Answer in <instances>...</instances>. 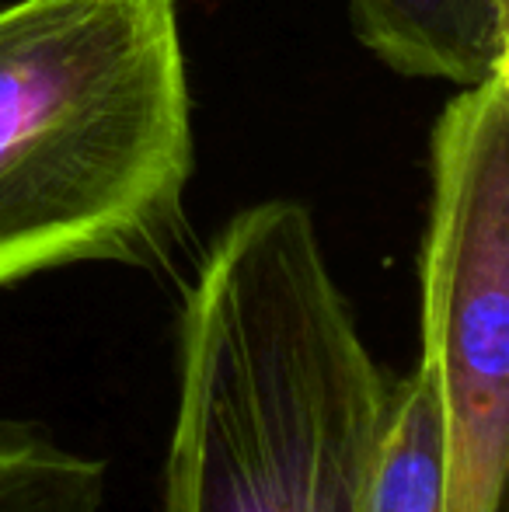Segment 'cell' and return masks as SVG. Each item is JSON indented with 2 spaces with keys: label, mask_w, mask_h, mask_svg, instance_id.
I'll return each mask as SVG.
<instances>
[{
  "label": "cell",
  "mask_w": 509,
  "mask_h": 512,
  "mask_svg": "<svg viewBox=\"0 0 509 512\" xmlns=\"http://www.w3.org/2000/svg\"><path fill=\"white\" fill-rule=\"evenodd\" d=\"M175 370L161 512H363L391 377L304 203L265 199L217 230Z\"/></svg>",
  "instance_id": "cell-1"
},
{
  "label": "cell",
  "mask_w": 509,
  "mask_h": 512,
  "mask_svg": "<svg viewBox=\"0 0 509 512\" xmlns=\"http://www.w3.org/2000/svg\"><path fill=\"white\" fill-rule=\"evenodd\" d=\"M192 164L175 0L0 7V286L164 265Z\"/></svg>",
  "instance_id": "cell-2"
},
{
  "label": "cell",
  "mask_w": 509,
  "mask_h": 512,
  "mask_svg": "<svg viewBox=\"0 0 509 512\" xmlns=\"http://www.w3.org/2000/svg\"><path fill=\"white\" fill-rule=\"evenodd\" d=\"M440 415L443 512H503L509 467V67L461 88L429 140L419 363Z\"/></svg>",
  "instance_id": "cell-3"
},
{
  "label": "cell",
  "mask_w": 509,
  "mask_h": 512,
  "mask_svg": "<svg viewBox=\"0 0 509 512\" xmlns=\"http://www.w3.org/2000/svg\"><path fill=\"white\" fill-rule=\"evenodd\" d=\"M349 18L401 77L468 88L509 67V0H349Z\"/></svg>",
  "instance_id": "cell-4"
},
{
  "label": "cell",
  "mask_w": 509,
  "mask_h": 512,
  "mask_svg": "<svg viewBox=\"0 0 509 512\" xmlns=\"http://www.w3.org/2000/svg\"><path fill=\"white\" fill-rule=\"evenodd\" d=\"M363 512H443L440 415L419 370L387 384Z\"/></svg>",
  "instance_id": "cell-5"
},
{
  "label": "cell",
  "mask_w": 509,
  "mask_h": 512,
  "mask_svg": "<svg viewBox=\"0 0 509 512\" xmlns=\"http://www.w3.org/2000/svg\"><path fill=\"white\" fill-rule=\"evenodd\" d=\"M109 467L46 422L0 418V512H105Z\"/></svg>",
  "instance_id": "cell-6"
}]
</instances>
